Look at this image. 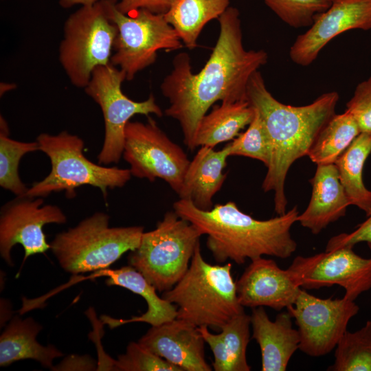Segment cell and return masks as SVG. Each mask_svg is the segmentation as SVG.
Wrapping results in <instances>:
<instances>
[{
    "label": "cell",
    "instance_id": "9",
    "mask_svg": "<svg viewBox=\"0 0 371 371\" xmlns=\"http://www.w3.org/2000/svg\"><path fill=\"white\" fill-rule=\"evenodd\" d=\"M117 1L109 2L110 15L117 28L111 63L131 81L155 62L159 50H177L183 45L164 14L142 9L124 14L117 8Z\"/></svg>",
    "mask_w": 371,
    "mask_h": 371
},
{
    "label": "cell",
    "instance_id": "14",
    "mask_svg": "<svg viewBox=\"0 0 371 371\" xmlns=\"http://www.w3.org/2000/svg\"><path fill=\"white\" fill-rule=\"evenodd\" d=\"M42 197L17 196L8 202L0 214V254L10 265H13L10 251L16 244L24 249L23 262L37 254L50 249L43 227L47 224H64L67 217L57 205L43 204Z\"/></svg>",
    "mask_w": 371,
    "mask_h": 371
},
{
    "label": "cell",
    "instance_id": "15",
    "mask_svg": "<svg viewBox=\"0 0 371 371\" xmlns=\"http://www.w3.org/2000/svg\"><path fill=\"white\" fill-rule=\"evenodd\" d=\"M356 29L371 30V0H331L330 7L296 38L290 58L296 65L308 66L333 38Z\"/></svg>",
    "mask_w": 371,
    "mask_h": 371
},
{
    "label": "cell",
    "instance_id": "34",
    "mask_svg": "<svg viewBox=\"0 0 371 371\" xmlns=\"http://www.w3.org/2000/svg\"><path fill=\"white\" fill-rule=\"evenodd\" d=\"M359 243H366L371 249V214L352 232L341 233L332 237L326 245V250L341 247H353Z\"/></svg>",
    "mask_w": 371,
    "mask_h": 371
},
{
    "label": "cell",
    "instance_id": "31",
    "mask_svg": "<svg viewBox=\"0 0 371 371\" xmlns=\"http://www.w3.org/2000/svg\"><path fill=\"white\" fill-rule=\"evenodd\" d=\"M285 23L294 28L310 27L331 0H262Z\"/></svg>",
    "mask_w": 371,
    "mask_h": 371
},
{
    "label": "cell",
    "instance_id": "8",
    "mask_svg": "<svg viewBox=\"0 0 371 371\" xmlns=\"http://www.w3.org/2000/svg\"><path fill=\"white\" fill-rule=\"evenodd\" d=\"M110 0L81 6L64 23L58 60L71 83L85 88L93 70L111 63L117 28L109 12Z\"/></svg>",
    "mask_w": 371,
    "mask_h": 371
},
{
    "label": "cell",
    "instance_id": "5",
    "mask_svg": "<svg viewBox=\"0 0 371 371\" xmlns=\"http://www.w3.org/2000/svg\"><path fill=\"white\" fill-rule=\"evenodd\" d=\"M36 141L39 150L50 159L52 168L46 177L28 188L25 196L44 198L64 191L68 198H73L77 188L91 186L106 198L109 189L124 186L132 177L129 169L106 167L89 160L83 154L82 139L67 131L56 135L41 133Z\"/></svg>",
    "mask_w": 371,
    "mask_h": 371
},
{
    "label": "cell",
    "instance_id": "13",
    "mask_svg": "<svg viewBox=\"0 0 371 371\" xmlns=\"http://www.w3.org/2000/svg\"><path fill=\"white\" fill-rule=\"evenodd\" d=\"M289 269L301 288L318 289L338 285L345 290L344 297L352 301L371 289V257L363 258L350 247L311 256H298Z\"/></svg>",
    "mask_w": 371,
    "mask_h": 371
},
{
    "label": "cell",
    "instance_id": "12",
    "mask_svg": "<svg viewBox=\"0 0 371 371\" xmlns=\"http://www.w3.org/2000/svg\"><path fill=\"white\" fill-rule=\"evenodd\" d=\"M286 309L297 326L299 349L310 357H319L335 348L359 307L344 297L323 299L301 289L294 304Z\"/></svg>",
    "mask_w": 371,
    "mask_h": 371
},
{
    "label": "cell",
    "instance_id": "28",
    "mask_svg": "<svg viewBox=\"0 0 371 371\" xmlns=\"http://www.w3.org/2000/svg\"><path fill=\"white\" fill-rule=\"evenodd\" d=\"M0 123V186L16 196H24L29 188L19 177V163L25 155L39 150V144L36 140L25 142L11 139L2 116Z\"/></svg>",
    "mask_w": 371,
    "mask_h": 371
},
{
    "label": "cell",
    "instance_id": "23",
    "mask_svg": "<svg viewBox=\"0 0 371 371\" xmlns=\"http://www.w3.org/2000/svg\"><path fill=\"white\" fill-rule=\"evenodd\" d=\"M43 326L32 317H12L0 336V366L31 359L44 368L52 369L54 359L63 353L53 345L40 344L36 336Z\"/></svg>",
    "mask_w": 371,
    "mask_h": 371
},
{
    "label": "cell",
    "instance_id": "1",
    "mask_svg": "<svg viewBox=\"0 0 371 371\" xmlns=\"http://www.w3.org/2000/svg\"><path fill=\"white\" fill-rule=\"evenodd\" d=\"M218 21V38L200 71L194 74L189 55L179 53L160 86L170 104L165 115L179 122L183 142L192 150L196 148L199 122L210 108L218 101L247 100L251 76L268 60L265 50L244 47L240 12L236 8L229 6Z\"/></svg>",
    "mask_w": 371,
    "mask_h": 371
},
{
    "label": "cell",
    "instance_id": "33",
    "mask_svg": "<svg viewBox=\"0 0 371 371\" xmlns=\"http://www.w3.org/2000/svg\"><path fill=\"white\" fill-rule=\"evenodd\" d=\"M345 111L353 116L361 132L371 134V76L357 85Z\"/></svg>",
    "mask_w": 371,
    "mask_h": 371
},
{
    "label": "cell",
    "instance_id": "2",
    "mask_svg": "<svg viewBox=\"0 0 371 371\" xmlns=\"http://www.w3.org/2000/svg\"><path fill=\"white\" fill-rule=\"evenodd\" d=\"M247 98L258 113L271 146V159L262 188L274 192L275 212L282 215L286 212L284 185L288 171L297 159L307 156L321 130L335 114L339 96L330 91L308 105L284 104L271 95L257 71L249 81Z\"/></svg>",
    "mask_w": 371,
    "mask_h": 371
},
{
    "label": "cell",
    "instance_id": "27",
    "mask_svg": "<svg viewBox=\"0 0 371 371\" xmlns=\"http://www.w3.org/2000/svg\"><path fill=\"white\" fill-rule=\"evenodd\" d=\"M360 133L350 113H335L318 134L307 156L317 165L335 164Z\"/></svg>",
    "mask_w": 371,
    "mask_h": 371
},
{
    "label": "cell",
    "instance_id": "4",
    "mask_svg": "<svg viewBox=\"0 0 371 371\" xmlns=\"http://www.w3.org/2000/svg\"><path fill=\"white\" fill-rule=\"evenodd\" d=\"M232 264L207 262L197 245L183 278L161 297L177 306V318L196 326L221 327L245 312L239 303Z\"/></svg>",
    "mask_w": 371,
    "mask_h": 371
},
{
    "label": "cell",
    "instance_id": "35",
    "mask_svg": "<svg viewBox=\"0 0 371 371\" xmlns=\"http://www.w3.org/2000/svg\"><path fill=\"white\" fill-rule=\"evenodd\" d=\"M175 1L176 0H119L116 7L124 14L142 9L155 14H165Z\"/></svg>",
    "mask_w": 371,
    "mask_h": 371
},
{
    "label": "cell",
    "instance_id": "20",
    "mask_svg": "<svg viewBox=\"0 0 371 371\" xmlns=\"http://www.w3.org/2000/svg\"><path fill=\"white\" fill-rule=\"evenodd\" d=\"M228 157L230 156L226 146L220 150L201 146L186 172L178 194L179 199L190 201L199 210H211L213 197L227 177L223 170Z\"/></svg>",
    "mask_w": 371,
    "mask_h": 371
},
{
    "label": "cell",
    "instance_id": "19",
    "mask_svg": "<svg viewBox=\"0 0 371 371\" xmlns=\"http://www.w3.org/2000/svg\"><path fill=\"white\" fill-rule=\"evenodd\" d=\"M310 182L311 200L304 212L298 215L297 221L313 234H317L329 224L345 216L350 205L335 164L317 165Z\"/></svg>",
    "mask_w": 371,
    "mask_h": 371
},
{
    "label": "cell",
    "instance_id": "24",
    "mask_svg": "<svg viewBox=\"0 0 371 371\" xmlns=\"http://www.w3.org/2000/svg\"><path fill=\"white\" fill-rule=\"evenodd\" d=\"M254 109L248 100L221 102L213 106L199 122L194 145L214 148L216 145L234 139L239 132L251 122Z\"/></svg>",
    "mask_w": 371,
    "mask_h": 371
},
{
    "label": "cell",
    "instance_id": "21",
    "mask_svg": "<svg viewBox=\"0 0 371 371\" xmlns=\"http://www.w3.org/2000/svg\"><path fill=\"white\" fill-rule=\"evenodd\" d=\"M96 275L106 277L105 282L108 286H121L140 295L148 305L144 314L128 319H116L106 316L103 319L111 328L134 322L158 326L177 318V306L159 297L156 288L133 267L128 265L115 269H105L96 272Z\"/></svg>",
    "mask_w": 371,
    "mask_h": 371
},
{
    "label": "cell",
    "instance_id": "22",
    "mask_svg": "<svg viewBox=\"0 0 371 371\" xmlns=\"http://www.w3.org/2000/svg\"><path fill=\"white\" fill-rule=\"evenodd\" d=\"M250 315L245 312L239 314L225 325L221 333L214 334L206 326L198 327L205 342L213 355L215 371H249L247 360V348L250 339Z\"/></svg>",
    "mask_w": 371,
    "mask_h": 371
},
{
    "label": "cell",
    "instance_id": "11",
    "mask_svg": "<svg viewBox=\"0 0 371 371\" xmlns=\"http://www.w3.org/2000/svg\"><path fill=\"white\" fill-rule=\"evenodd\" d=\"M122 157L132 176L150 182L161 179L177 194L190 162L183 150L150 117L146 122L127 123Z\"/></svg>",
    "mask_w": 371,
    "mask_h": 371
},
{
    "label": "cell",
    "instance_id": "3",
    "mask_svg": "<svg viewBox=\"0 0 371 371\" xmlns=\"http://www.w3.org/2000/svg\"><path fill=\"white\" fill-rule=\"evenodd\" d=\"M173 210L207 235L206 246L218 263L231 260L243 265L263 256L286 259L297 249L291 234L300 214L297 206L267 220L253 218L233 201L204 211L179 199L173 203Z\"/></svg>",
    "mask_w": 371,
    "mask_h": 371
},
{
    "label": "cell",
    "instance_id": "10",
    "mask_svg": "<svg viewBox=\"0 0 371 371\" xmlns=\"http://www.w3.org/2000/svg\"><path fill=\"white\" fill-rule=\"evenodd\" d=\"M126 74L111 63L96 67L92 72L85 93L97 103L104 121V139L98 155V163L106 166L117 164L122 157L125 128L135 115H163L155 97L150 94L144 101L130 99L122 91Z\"/></svg>",
    "mask_w": 371,
    "mask_h": 371
},
{
    "label": "cell",
    "instance_id": "16",
    "mask_svg": "<svg viewBox=\"0 0 371 371\" xmlns=\"http://www.w3.org/2000/svg\"><path fill=\"white\" fill-rule=\"evenodd\" d=\"M236 284L239 303L251 308H287L301 290L289 268L282 269L275 260L263 256L251 260Z\"/></svg>",
    "mask_w": 371,
    "mask_h": 371
},
{
    "label": "cell",
    "instance_id": "18",
    "mask_svg": "<svg viewBox=\"0 0 371 371\" xmlns=\"http://www.w3.org/2000/svg\"><path fill=\"white\" fill-rule=\"evenodd\" d=\"M289 311L278 313L271 321L263 306L252 308V338L258 344L262 371H285L300 347L298 330L293 326Z\"/></svg>",
    "mask_w": 371,
    "mask_h": 371
},
{
    "label": "cell",
    "instance_id": "17",
    "mask_svg": "<svg viewBox=\"0 0 371 371\" xmlns=\"http://www.w3.org/2000/svg\"><path fill=\"white\" fill-rule=\"evenodd\" d=\"M182 371H211L205 358V340L198 327L175 318L152 327L138 341Z\"/></svg>",
    "mask_w": 371,
    "mask_h": 371
},
{
    "label": "cell",
    "instance_id": "6",
    "mask_svg": "<svg viewBox=\"0 0 371 371\" xmlns=\"http://www.w3.org/2000/svg\"><path fill=\"white\" fill-rule=\"evenodd\" d=\"M109 219L107 214L95 212L56 235L50 249L65 271L78 274L105 269L139 247L142 226L110 227Z\"/></svg>",
    "mask_w": 371,
    "mask_h": 371
},
{
    "label": "cell",
    "instance_id": "25",
    "mask_svg": "<svg viewBox=\"0 0 371 371\" xmlns=\"http://www.w3.org/2000/svg\"><path fill=\"white\" fill-rule=\"evenodd\" d=\"M370 153L371 134L361 132L335 163L350 205L368 216L371 214V191L365 186L363 170Z\"/></svg>",
    "mask_w": 371,
    "mask_h": 371
},
{
    "label": "cell",
    "instance_id": "7",
    "mask_svg": "<svg viewBox=\"0 0 371 371\" xmlns=\"http://www.w3.org/2000/svg\"><path fill=\"white\" fill-rule=\"evenodd\" d=\"M201 236L195 225L174 210L167 212L155 229L144 232L139 247L128 255V264L157 291H168L188 271Z\"/></svg>",
    "mask_w": 371,
    "mask_h": 371
},
{
    "label": "cell",
    "instance_id": "29",
    "mask_svg": "<svg viewBox=\"0 0 371 371\" xmlns=\"http://www.w3.org/2000/svg\"><path fill=\"white\" fill-rule=\"evenodd\" d=\"M330 371H371V321L355 332L346 330L335 348Z\"/></svg>",
    "mask_w": 371,
    "mask_h": 371
},
{
    "label": "cell",
    "instance_id": "26",
    "mask_svg": "<svg viewBox=\"0 0 371 371\" xmlns=\"http://www.w3.org/2000/svg\"><path fill=\"white\" fill-rule=\"evenodd\" d=\"M229 7V0H176L164 14L189 49L197 47L205 25L219 17Z\"/></svg>",
    "mask_w": 371,
    "mask_h": 371
},
{
    "label": "cell",
    "instance_id": "32",
    "mask_svg": "<svg viewBox=\"0 0 371 371\" xmlns=\"http://www.w3.org/2000/svg\"><path fill=\"white\" fill-rule=\"evenodd\" d=\"M114 370L122 371H182L175 365L157 356L137 342H131L126 353L118 357Z\"/></svg>",
    "mask_w": 371,
    "mask_h": 371
},
{
    "label": "cell",
    "instance_id": "30",
    "mask_svg": "<svg viewBox=\"0 0 371 371\" xmlns=\"http://www.w3.org/2000/svg\"><path fill=\"white\" fill-rule=\"evenodd\" d=\"M254 110V119L247 130L226 146L229 156H244L257 159L267 168L271 159V146L262 120L257 111Z\"/></svg>",
    "mask_w": 371,
    "mask_h": 371
},
{
    "label": "cell",
    "instance_id": "36",
    "mask_svg": "<svg viewBox=\"0 0 371 371\" xmlns=\"http://www.w3.org/2000/svg\"><path fill=\"white\" fill-rule=\"evenodd\" d=\"M99 0H59V3L63 8H68L74 5H90Z\"/></svg>",
    "mask_w": 371,
    "mask_h": 371
}]
</instances>
